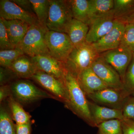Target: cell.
Segmentation results:
<instances>
[{
	"instance_id": "e0dca14e",
	"label": "cell",
	"mask_w": 134,
	"mask_h": 134,
	"mask_svg": "<svg viewBox=\"0 0 134 134\" xmlns=\"http://www.w3.org/2000/svg\"><path fill=\"white\" fill-rule=\"evenodd\" d=\"M2 20L10 43L15 48L17 47L24 38L30 25L21 20Z\"/></svg>"
},
{
	"instance_id": "8992f818",
	"label": "cell",
	"mask_w": 134,
	"mask_h": 134,
	"mask_svg": "<svg viewBox=\"0 0 134 134\" xmlns=\"http://www.w3.org/2000/svg\"><path fill=\"white\" fill-rule=\"evenodd\" d=\"M46 41L50 55L63 63L74 47L68 36L63 32L48 30Z\"/></svg>"
},
{
	"instance_id": "cb8c5ba5",
	"label": "cell",
	"mask_w": 134,
	"mask_h": 134,
	"mask_svg": "<svg viewBox=\"0 0 134 134\" xmlns=\"http://www.w3.org/2000/svg\"><path fill=\"white\" fill-rule=\"evenodd\" d=\"M5 106L2 104L0 108V134H16L10 112Z\"/></svg>"
},
{
	"instance_id": "ac0fdd59",
	"label": "cell",
	"mask_w": 134,
	"mask_h": 134,
	"mask_svg": "<svg viewBox=\"0 0 134 134\" xmlns=\"http://www.w3.org/2000/svg\"><path fill=\"white\" fill-rule=\"evenodd\" d=\"M9 68L17 77L23 79H31L38 70L31 58L25 54L18 58Z\"/></svg>"
},
{
	"instance_id": "e575fe53",
	"label": "cell",
	"mask_w": 134,
	"mask_h": 134,
	"mask_svg": "<svg viewBox=\"0 0 134 134\" xmlns=\"http://www.w3.org/2000/svg\"><path fill=\"white\" fill-rule=\"evenodd\" d=\"M11 92L10 85L1 86L0 87V103L1 104L11 96Z\"/></svg>"
},
{
	"instance_id": "6da1fadb",
	"label": "cell",
	"mask_w": 134,
	"mask_h": 134,
	"mask_svg": "<svg viewBox=\"0 0 134 134\" xmlns=\"http://www.w3.org/2000/svg\"><path fill=\"white\" fill-rule=\"evenodd\" d=\"M64 82L68 94V100L65 104V106L89 126L97 127L91 115L89 100L76 77L66 71Z\"/></svg>"
},
{
	"instance_id": "d4e9b609",
	"label": "cell",
	"mask_w": 134,
	"mask_h": 134,
	"mask_svg": "<svg viewBox=\"0 0 134 134\" xmlns=\"http://www.w3.org/2000/svg\"><path fill=\"white\" fill-rule=\"evenodd\" d=\"M38 21L46 26L50 8V0H30Z\"/></svg>"
},
{
	"instance_id": "7a4b0ae2",
	"label": "cell",
	"mask_w": 134,
	"mask_h": 134,
	"mask_svg": "<svg viewBox=\"0 0 134 134\" xmlns=\"http://www.w3.org/2000/svg\"><path fill=\"white\" fill-rule=\"evenodd\" d=\"M99 56L91 44L86 42L75 46L63 63L66 71L77 77L84 70L90 68Z\"/></svg>"
},
{
	"instance_id": "9a60e30c",
	"label": "cell",
	"mask_w": 134,
	"mask_h": 134,
	"mask_svg": "<svg viewBox=\"0 0 134 134\" xmlns=\"http://www.w3.org/2000/svg\"><path fill=\"white\" fill-rule=\"evenodd\" d=\"M76 78L86 97L108 87L91 68L81 72Z\"/></svg>"
},
{
	"instance_id": "83f0119b",
	"label": "cell",
	"mask_w": 134,
	"mask_h": 134,
	"mask_svg": "<svg viewBox=\"0 0 134 134\" xmlns=\"http://www.w3.org/2000/svg\"><path fill=\"white\" fill-rule=\"evenodd\" d=\"M123 89L129 96L134 94V53L126 71L123 81Z\"/></svg>"
},
{
	"instance_id": "484cf974",
	"label": "cell",
	"mask_w": 134,
	"mask_h": 134,
	"mask_svg": "<svg viewBox=\"0 0 134 134\" xmlns=\"http://www.w3.org/2000/svg\"><path fill=\"white\" fill-rule=\"evenodd\" d=\"M24 54L23 50L19 47L9 50H0L1 66L9 68L18 58Z\"/></svg>"
},
{
	"instance_id": "4316f807",
	"label": "cell",
	"mask_w": 134,
	"mask_h": 134,
	"mask_svg": "<svg viewBox=\"0 0 134 134\" xmlns=\"http://www.w3.org/2000/svg\"><path fill=\"white\" fill-rule=\"evenodd\" d=\"M97 134H123L121 120L107 121L98 125Z\"/></svg>"
},
{
	"instance_id": "44dd1931",
	"label": "cell",
	"mask_w": 134,
	"mask_h": 134,
	"mask_svg": "<svg viewBox=\"0 0 134 134\" xmlns=\"http://www.w3.org/2000/svg\"><path fill=\"white\" fill-rule=\"evenodd\" d=\"M8 100L10 112L16 125H24L31 122V116L24 110L21 104L15 100L11 95Z\"/></svg>"
},
{
	"instance_id": "8d00e7d4",
	"label": "cell",
	"mask_w": 134,
	"mask_h": 134,
	"mask_svg": "<svg viewBox=\"0 0 134 134\" xmlns=\"http://www.w3.org/2000/svg\"><path fill=\"white\" fill-rule=\"evenodd\" d=\"M122 21L124 22L126 24L130 23L134 24V13Z\"/></svg>"
},
{
	"instance_id": "603a6c76",
	"label": "cell",
	"mask_w": 134,
	"mask_h": 134,
	"mask_svg": "<svg viewBox=\"0 0 134 134\" xmlns=\"http://www.w3.org/2000/svg\"><path fill=\"white\" fill-rule=\"evenodd\" d=\"M134 13V0H114L113 14L116 20L123 21Z\"/></svg>"
},
{
	"instance_id": "7402d4cb",
	"label": "cell",
	"mask_w": 134,
	"mask_h": 134,
	"mask_svg": "<svg viewBox=\"0 0 134 134\" xmlns=\"http://www.w3.org/2000/svg\"><path fill=\"white\" fill-rule=\"evenodd\" d=\"M73 18L90 25L89 0H69Z\"/></svg>"
},
{
	"instance_id": "4fadbf2b",
	"label": "cell",
	"mask_w": 134,
	"mask_h": 134,
	"mask_svg": "<svg viewBox=\"0 0 134 134\" xmlns=\"http://www.w3.org/2000/svg\"><path fill=\"white\" fill-rule=\"evenodd\" d=\"M115 22L113 14L92 21L89 25L86 43L92 44L98 41L112 29Z\"/></svg>"
},
{
	"instance_id": "d590c367",
	"label": "cell",
	"mask_w": 134,
	"mask_h": 134,
	"mask_svg": "<svg viewBox=\"0 0 134 134\" xmlns=\"http://www.w3.org/2000/svg\"><path fill=\"white\" fill-rule=\"evenodd\" d=\"M16 134H30L31 122L24 125H16Z\"/></svg>"
},
{
	"instance_id": "f546056e",
	"label": "cell",
	"mask_w": 134,
	"mask_h": 134,
	"mask_svg": "<svg viewBox=\"0 0 134 134\" xmlns=\"http://www.w3.org/2000/svg\"><path fill=\"white\" fill-rule=\"evenodd\" d=\"M14 48L15 47L12 45L10 41L2 19L0 18V49L1 50H9Z\"/></svg>"
},
{
	"instance_id": "ba28073f",
	"label": "cell",
	"mask_w": 134,
	"mask_h": 134,
	"mask_svg": "<svg viewBox=\"0 0 134 134\" xmlns=\"http://www.w3.org/2000/svg\"><path fill=\"white\" fill-rule=\"evenodd\" d=\"M128 96L124 89L107 88L87 96L93 103L113 109L122 110Z\"/></svg>"
},
{
	"instance_id": "277c9868",
	"label": "cell",
	"mask_w": 134,
	"mask_h": 134,
	"mask_svg": "<svg viewBox=\"0 0 134 134\" xmlns=\"http://www.w3.org/2000/svg\"><path fill=\"white\" fill-rule=\"evenodd\" d=\"M74 18L69 1L50 0V8L47 27L48 30L66 33Z\"/></svg>"
},
{
	"instance_id": "8fae6325",
	"label": "cell",
	"mask_w": 134,
	"mask_h": 134,
	"mask_svg": "<svg viewBox=\"0 0 134 134\" xmlns=\"http://www.w3.org/2000/svg\"><path fill=\"white\" fill-rule=\"evenodd\" d=\"M126 24L122 21L116 20L114 26L109 32L91 44L99 54L119 47Z\"/></svg>"
},
{
	"instance_id": "9c48e42d",
	"label": "cell",
	"mask_w": 134,
	"mask_h": 134,
	"mask_svg": "<svg viewBox=\"0 0 134 134\" xmlns=\"http://www.w3.org/2000/svg\"><path fill=\"white\" fill-rule=\"evenodd\" d=\"M133 55L131 50L121 46L99 54V56L119 73L122 82Z\"/></svg>"
},
{
	"instance_id": "836d02e7",
	"label": "cell",
	"mask_w": 134,
	"mask_h": 134,
	"mask_svg": "<svg viewBox=\"0 0 134 134\" xmlns=\"http://www.w3.org/2000/svg\"><path fill=\"white\" fill-rule=\"evenodd\" d=\"M15 4L27 12L35 14L30 0H11Z\"/></svg>"
},
{
	"instance_id": "4dcf8cb0",
	"label": "cell",
	"mask_w": 134,
	"mask_h": 134,
	"mask_svg": "<svg viewBox=\"0 0 134 134\" xmlns=\"http://www.w3.org/2000/svg\"><path fill=\"white\" fill-rule=\"evenodd\" d=\"M122 111L124 119L134 121V94L127 97Z\"/></svg>"
},
{
	"instance_id": "52a82bcc",
	"label": "cell",
	"mask_w": 134,
	"mask_h": 134,
	"mask_svg": "<svg viewBox=\"0 0 134 134\" xmlns=\"http://www.w3.org/2000/svg\"><path fill=\"white\" fill-rule=\"evenodd\" d=\"M31 79L35 81L57 100L64 104L68 100V94L64 81L39 70Z\"/></svg>"
},
{
	"instance_id": "d6a6232c",
	"label": "cell",
	"mask_w": 134,
	"mask_h": 134,
	"mask_svg": "<svg viewBox=\"0 0 134 134\" xmlns=\"http://www.w3.org/2000/svg\"><path fill=\"white\" fill-rule=\"evenodd\" d=\"M123 134H134V121L124 119L121 120Z\"/></svg>"
},
{
	"instance_id": "30bf717a",
	"label": "cell",
	"mask_w": 134,
	"mask_h": 134,
	"mask_svg": "<svg viewBox=\"0 0 134 134\" xmlns=\"http://www.w3.org/2000/svg\"><path fill=\"white\" fill-rule=\"evenodd\" d=\"M91 68L108 88L123 89V82L119 73L100 56Z\"/></svg>"
},
{
	"instance_id": "2e32d148",
	"label": "cell",
	"mask_w": 134,
	"mask_h": 134,
	"mask_svg": "<svg viewBox=\"0 0 134 134\" xmlns=\"http://www.w3.org/2000/svg\"><path fill=\"white\" fill-rule=\"evenodd\" d=\"M89 108L91 115L96 126L109 120L124 119L122 110L113 109L103 106L89 100Z\"/></svg>"
},
{
	"instance_id": "3957f363",
	"label": "cell",
	"mask_w": 134,
	"mask_h": 134,
	"mask_svg": "<svg viewBox=\"0 0 134 134\" xmlns=\"http://www.w3.org/2000/svg\"><path fill=\"white\" fill-rule=\"evenodd\" d=\"M48 30L46 26L38 21L31 25L17 47L30 58L50 54L46 41V34Z\"/></svg>"
},
{
	"instance_id": "f1b7e54d",
	"label": "cell",
	"mask_w": 134,
	"mask_h": 134,
	"mask_svg": "<svg viewBox=\"0 0 134 134\" xmlns=\"http://www.w3.org/2000/svg\"><path fill=\"white\" fill-rule=\"evenodd\" d=\"M120 46L128 48L134 53V24H126Z\"/></svg>"
},
{
	"instance_id": "1f68e13d",
	"label": "cell",
	"mask_w": 134,
	"mask_h": 134,
	"mask_svg": "<svg viewBox=\"0 0 134 134\" xmlns=\"http://www.w3.org/2000/svg\"><path fill=\"white\" fill-rule=\"evenodd\" d=\"M15 74L9 68L1 66L0 68V85L1 86L8 85V83L15 77Z\"/></svg>"
},
{
	"instance_id": "5b68a950",
	"label": "cell",
	"mask_w": 134,
	"mask_h": 134,
	"mask_svg": "<svg viewBox=\"0 0 134 134\" xmlns=\"http://www.w3.org/2000/svg\"><path fill=\"white\" fill-rule=\"evenodd\" d=\"M10 86L11 96L22 105L28 104L43 99H56L50 93L26 79L16 80L10 85Z\"/></svg>"
},
{
	"instance_id": "ffe728a7",
	"label": "cell",
	"mask_w": 134,
	"mask_h": 134,
	"mask_svg": "<svg viewBox=\"0 0 134 134\" xmlns=\"http://www.w3.org/2000/svg\"><path fill=\"white\" fill-rule=\"evenodd\" d=\"M113 7L114 0H89L90 24L94 19L113 14Z\"/></svg>"
},
{
	"instance_id": "7c38bea8",
	"label": "cell",
	"mask_w": 134,
	"mask_h": 134,
	"mask_svg": "<svg viewBox=\"0 0 134 134\" xmlns=\"http://www.w3.org/2000/svg\"><path fill=\"white\" fill-rule=\"evenodd\" d=\"M0 17L7 20H21L30 25L38 21L36 15L25 11L11 0L0 1Z\"/></svg>"
},
{
	"instance_id": "d6986e66",
	"label": "cell",
	"mask_w": 134,
	"mask_h": 134,
	"mask_svg": "<svg viewBox=\"0 0 134 134\" xmlns=\"http://www.w3.org/2000/svg\"><path fill=\"white\" fill-rule=\"evenodd\" d=\"M89 29L88 24L73 18L67 28L66 33L74 47L76 46L86 43Z\"/></svg>"
},
{
	"instance_id": "5bb4252c",
	"label": "cell",
	"mask_w": 134,
	"mask_h": 134,
	"mask_svg": "<svg viewBox=\"0 0 134 134\" xmlns=\"http://www.w3.org/2000/svg\"><path fill=\"white\" fill-rule=\"evenodd\" d=\"M31 58L38 70L64 81L66 70L63 63L50 54L38 55Z\"/></svg>"
}]
</instances>
